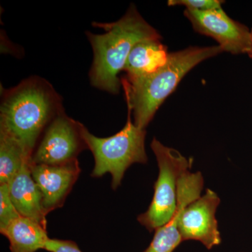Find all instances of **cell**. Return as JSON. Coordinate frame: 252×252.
I'll use <instances>...</instances> for the list:
<instances>
[{"label": "cell", "instance_id": "cell-1", "mask_svg": "<svg viewBox=\"0 0 252 252\" xmlns=\"http://www.w3.org/2000/svg\"><path fill=\"white\" fill-rule=\"evenodd\" d=\"M1 94L0 133L17 142L32 158L43 132L64 111L62 99L49 81L36 76Z\"/></svg>", "mask_w": 252, "mask_h": 252}, {"label": "cell", "instance_id": "cell-2", "mask_svg": "<svg viewBox=\"0 0 252 252\" xmlns=\"http://www.w3.org/2000/svg\"><path fill=\"white\" fill-rule=\"evenodd\" d=\"M94 26L102 28L105 32L96 34L86 32L94 51L89 72L91 84L109 94H119L122 86L119 75L124 71L132 48L146 39H161V36L144 19L133 4L119 21L94 23Z\"/></svg>", "mask_w": 252, "mask_h": 252}, {"label": "cell", "instance_id": "cell-3", "mask_svg": "<svg viewBox=\"0 0 252 252\" xmlns=\"http://www.w3.org/2000/svg\"><path fill=\"white\" fill-rule=\"evenodd\" d=\"M223 52L220 46L189 47L170 53L166 63L148 75L121 79L134 124L145 130L159 107L180 81L199 63Z\"/></svg>", "mask_w": 252, "mask_h": 252}, {"label": "cell", "instance_id": "cell-4", "mask_svg": "<svg viewBox=\"0 0 252 252\" xmlns=\"http://www.w3.org/2000/svg\"><path fill=\"white\" fill-rule=\"evenodd\" d=\"M132 113L127 109V119L122 130L109 137H97L86 127L83 137L87 149L94 159L91 176L94 178L107 173L112 175V188L116 190L121 185L124 174L134 163H147L145 150L146 130L139 128L132 122Z\"/></svg>", "mask_w": 252, "mask_h": 252}, {"label": "cell", "instance_id": "cell-5", "mask_svg": "<svg viewBox=\"0 0 252 252\" xmlns=\"http://www.w3.org/2000/svg\"><path fill=\"white\" fill-rule=\"evenodd\" d=\"M151 147L157 158L158 176L154 184L152 203L147 211L139 215L137 220L149 232H153L168 223L175 215L179 180L191 168L193 160L163 145L155 137Z\"/></svg>", "mask_w": 252, "mask_h": 252}, {"label": "cell", "instance_id": "cell-6", "mask_svg": "<svg viewBox=\"0 0 252 252\" xmlns=\"http://www.w3.org/2000/svg\"><path fill=\"white\" fill-rule=\"evenodd\" d=\"M84 127L68 117L64 111L59 113L44 131L31 163L57 165L77 160L78 155L87 149L83 137Z\"/></svg>", "mask_w": 252, "mask_h": 252}, {"label": "cell", "instance_id": "cell-7", "mask_svg": "<svg viewBox=\"0 0 252 252\" xmlns=\"http://www.w3.org/2000/svg\"><path fill=\"white\" fill-rule=\"evenodd\" d=\"M185 15L195 31L213 38L222 51L252 57L251 31L230 18L222 8L205 11L186 9Z\"/></svg>", "mask_w": 252, "mask_h": 252}, {"label": "cell", "instance_id": "cell-8", "mask_svg": "<svg viewBox=\"0 0 252 252\" xmlns=\"http://www.w3.org/2000/svg\"><path fill=\"white\" fill-rule=\"evenodd\" d=\"M220 200L211 189L189 204L184 209L179 220V231L182 241L195 240L207 250L221 243L216 212Z\"/></svg>", "mask_w": 252, "mask_h": 252}, {"label": "cell", "instance_id": "cell-9", "mask_svg": "<svg viewBox=\"0 0 252 252\" xmlns=\"http://www.w3.org/2000/svg\"><path fill=\"white\" fill-rule=\"evenodd\" d=\"M31 175L39 189L46 215L63 207L81 172L78 160L63 165L31 163Z\"/></svg>", "mask_w": 252, "mask_h": 252}, {"label": "cell", "instance_id": "cell-10", "mask_svg": "<svg viewBox=\"0 0 252 252\" xmlns=\"http://www.w3.org/2000/svg\"><path fill=\"white\" fill-rule=\"evenodd\" d=\"M204 180L201 172H185L177 185V210L171 220L155 230L153 240L143 252H173L182 242L178 224L181 214L189 204L200 196Z\"/></svg>", "mask_w": 252, "mask_h": 252}, {"label": "cell", "instance_id": "cell-11", "mask_svg": "<svg viewBox=\"0 0 252 252\" xmlns=\"http://www.w3.org/2000/svg\"><path fill=\"white\" fill-rule=\"evenodd\" d=\"M8 185L10 198L20 215L35 220L46 228V215L40 191L32 177L31 161L23 165Z\"/></svg>", "mask_w": 252, "mask_h": 252}, {"label": "cell", "instance_id": "cell-12", "mask_svg": "<svg viewBox=\"0 0 252 252\" xmlns=\"http://www.w3.org/2000/svg\"><path fill=\"white\" fill-rule=\"evenodd\" d=\"M169 53L160 39H146L132 48L124 71L127 79L143 77L158 70L166 63Z\"/></svg>", "mask_w": 252, "mask_h": 252}, {"label": "cell", "instance_id": "cell-13", "mask_svg": "<svg viewBox=\"0 0 252 252\" xmlns=\"http://www.w3.org/2000/svg\"><path fill=\"white\" fill-rule=\"evenodd\" d=\"M9 240L11 252L44 250L49 240L46 228L35 220L20 217L0 231Z\"/></svg>", "mask_w": 252, "mask_h": 252}, {"label": "cell", "instance_id": "cell-14", "mask_svg": "<svg viewBox=\"0 0 252 252\" xmlns=\"http://www.w3.org/2000/svg\"><path fill=\"white\" fill-rule=\"evenodd\" d=\"M31 161L21 146L0 133V185H9L26 162Z\"/></svg>", "mask_w": 252, "mask_h": 252}, {"label": "cell", "instance_id": "cell-15", "mask_svg": "<svg viewBox=\"0 0 252 252\" xmlns=\"http://www.w3.org/2000/svg\"><path fill=\"white\" fill-rule=\"evenodd\" d=\"M21 217L9 196V185H0V231Z\"/></svg>", "mask_w": 252, "mask_h": 252}, {"label": "cell", "instance_id": "cell-16", "mask_svg": "<svg viewBox=\"0 0 252 252\" xmlns=\"http://www.w3.org/2000/svg\"><path fill=\"white\" fill-rule=\"evenodd\" d=\"M223 2L220 0H170L167 4L169 6L182 5L187 7L186 9L205 11L220 9Z\"/></svg>", "mask_w": 252, "mask_h": 252}, {"label": "cell", "instance_id": "cell-17", "mask_svg": "<svg viewBox=\"0 0 252 252\" xmlns=\"http://www.w3.org/2000/svg\"><path fill=\"white\" fill-rule=\"evenodd\" d=\"M44 250L49 252H82L77 244L72 240L49 238Z\"/></svg>", "mask_w": 252, "mask_h": 252}, {"label": "cell", "instance_id": "cell-18", "mask_svg": "<svg viewBox=\"0 0 252 252\" xmlns=\"http://www.w3.org/2000/svg\"><path fill=\"white\" fill-rule=\"evenodd\" d=\"M251 36H252V31H251ZM251 59H252V56L251 57Z\"/></svg>", "mask_w": 252, "mask_h": 252}]
</instances>
